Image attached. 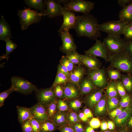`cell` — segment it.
<instances>
[{
    "mask_svg": "<svg viewBox=\"0 0 132 132\" xmlns=\"http://www.w3.org/2000/svg\"><path fill=\"white\" fill-rule=\"evenodd\" d=\"M97 19L92 14H84L76 16L74 28L78 37H86L96 40L101 35Z\"/></svg>",
    "mask_w": 132,
    "mask_h": 132,
    "instance_id": "1",
    "label": "cell"
},
{
    "mask_svg": "<svg viewBox=\"0 0 132 132\" xmlns=\"http://www.w3.org/2000/svg\"><path fill=\"white\" fill-rule=\"evenodd\" d=\"M109 67L116 69L121 72L132 74V58L124 50L118 54L110 55Z\"/></svg>",
    "mask_w": 132,
    "mask_h": 132,
    "instance_id": "2",
    "label": "cell"
},
{
    "mask_svg": "<svg viewBox=\"0 0 132 132\" xmlns=\"http://www.w3.org/2000/svg\"><path fill=\"white\" fill-rule=\"evenodd\" d=\"M17 14L20 18L21 28L23 30L28 29L33 24L38 23L41 21L42 16L45 15L36 11L25 7L22 10H18Z\"/></svg>",
    "mask_w": 132,
    "mask_h": 132,
    "instance_id": "3",
    "label": "cell"
},
{
    "mask_svg": "<svg viewBox=\"0 0 132 132\" xmlns=\"http://www.w3.org/2000/svg\"><path fill=\"white\" fill-rule=\"evenodd\" d=\"M103 43L110 55L124 51L126 40L120 36L108 35L104 38Z\"/></svg>",
    "mask_w": 132,
    "mask_h": 132,
    "instance_id": "4",
    "label": "cell"
},
{
    "mask_svg": "<svg viewBox=\"0 0 132 132\" xmlns=\"http://www.w3.org/2000/svg\"><path fill=\"white\" fill-rule=\"evenodd\" d=\"M127 23L119 19L107 21L99 24L98 27L100 31L106 33L108 35L120 36L122 34L124 27Z\"/></svg>",
    "mask_w": 132,
    "mask_h": 132,
    "instance_id": "5",
    "label": "cell"
},
{
    "mask_svg": "<svg viewBox=\"0 0 132 132\" xmlns=\"http://www.w3.org/2000/svg\"><path fill=\"white\" fill-rule=\"evenodd\" d=\"M95 4L94 2L84 0H69L63 5L64 7L73 12L87 14L93 9Z\"/></svg>",
    "mask_w": 132,
    "mask_h": 132,
    "instance_id": "6",
    "label": "cell"
},
{
    "mask_svg": "<svg viewBox=\"0 0 132 132\" xmlns=\"http://www.w3.org/2000/svg\"><path fill=\"white\" fill-rule=\"evenodd\" d=\"M11 80V86L15 91L24 95L30 94L38 89L36 86L19 77L13 76Z\"/></svg>",
    "mask_w": 132,
    "mask_h": 132,
    "instance_id": "7",
    "label": "cell"
},
{
    "mask_svg": "<svg viewBox=\"0 0 132 132\" xmlns=\"http://www.w3.org/2000/svg\"><path fill=\"white\" fill-rule=\"evenodd\" d=\"M87 76L92 79L96 87L102 89L107 87L109 77L107 69L102 68L88 70Z\"/></svg>",
    "mask_w": 132,
    "mask_h": 132,
    "instance_id": "8",
    "label": "cell"
},
{
    "mask_svg": "<svg viewBox=\"0 0 132 132\" xmlns=\"http://www.w3.org/2000/svg\"><path fill=\"white\" fill-rule=\"evenodd\" d=\"M35 92L37 103L44 107L48 106L56 98L52 86L48 88H38Z\"/></svg>",
    "mask_w": 132,
    "mask_h": 132,
    "instance_id": "9",
    "label": "cell"
},
{
    "mask_svg": "<svg viewBox=\"0 0 132 132\" xmlns=\"http://www.w3.org/2000/svg\"><path fill=\"white\" fill-rule=\"evenodd\" d=\"M96 42L88 50L85 51L86 54L91 55L104 59L106 62H109V58L110 55L108 52L102 42L100 40H96Z\"/></svg>",
    "mask_w": 132,
    "mask_h": 132,
    "instance_id": "10",
    "label": "cell"
},
{
    "mask_svg": "<svg viewBox=\"0 0 132 132\" xmlns=\"http://www.w3.org/2000/svg\"><path fill=\"white\" fill-rule=\"evenodd\" d=\"M63 21L62 25L57 31L59 34L65 30L74 29L76 21V16L75 13L65 7H63Z\"/></svg>",
    "mask_w": 132,
    "mask_h": 132,
    "instance_id": "11",
    "label": "cell"
},
{
    "mask_svg": "<svg viewBox=\"0 0 132 132\" xmlns=\"http://www.w3.org/2000/svg\"><path fill=\"white\" fill-rule=\"evenodd\" d=\"M62 42L60 49L63 53L66 54L69 52L76 50L77 46L75 44L72 36L69 31L65 30L59 34Z\"/></svg>",
    "mask_w": 132,
    "mask_h": 132,
    "instance_id": "12",
    "label": "cell"
},
{
    "mask_svg": "<svg viewBox=\"0 0 132 132\" xmlns=\"http://www.w3.org/2000/svg\"><path fill=\"white\" fill-rule=\"evenodd\" d=\"M62 85L63 94L62 99L68 100L78 99L81 95L78 85L69 81Z\"/></svg>",
    "mask_w": 132,
    "mask_h": 132,
    "instance_id": "13",
    "label": "cell"
},
{
    "mask_svg": "<svg viewBox=\"0 0 132 132\" xmlns=\"http://www.w3.org/2000/svg\"><path fill=\"white\" fill-rule=\"evenodd\" d=\"M44 2L47 7L45 15L52 19L62 15L63 7L61 6L58 0H45Z\"/></svg>",
    "mask_w": 132,
    "mask_h": 132,
    "instance_id": "14",
    "label": "cell"
},
{
    "mask_svg": "<svg viewBox=\"0 0 132 132\" xmlns=\"http://www.w3.org/2000/svg\"><path fill=\"white\" fill-rule=\"evenodd\" d=\"M103 91L102 89L95 88L87 95L85 99L86 105L91 109L95 108L97 104L103 96Z\"/></svg>",
    "mask_w": 132,
    "mask_h": 132,
    "instance_id": "15",
    "label": "cell"
},
{
    "mask_svg": "<svg viewBox=\"0 0 132 132\" xmlns=\"http://www.w3.org/2000/svg\"><path fill=\"white\" fill-rule=\"evenodd\" d=\"M29 108L33 118L40 123L49 120L46 107L37 103Z\"/></svg>",
    "mask_w": 132,
    "mask_h": 132,
    "instance_id": "16",
    "label": "cell"
},
{
    "mask_svg": "<svg viewBox=\"0 0 132 132\" xmlns=\"http://www.w3.org/2000/svg\"><path fill=\"white\" fill-rule=\"evenodd\" d=\"M81 63L88 70L100 68L102 66L101 62L96 57L86 54L83 55Z\"/></svg>",
    "mask_w": 132,
    "mask_h": 132,
    "instance_id": "17",
    "label": "cell"
},
{
    "mask_svg": "<svg viewBox=\"0 0 132 132\" xmlns=\"http://www.w3.org/2000/svg\"><path fill=\"white\" fill-rule=\"evenodd\" d=\"M78 85L82 95L88 94L96 87L92 79L88 76L84 77L78 83Z\"/></svg>",
    "mask_w": 132,
    "mask_h": 132,
    "instance_id": "18",
    "label": "cell"
},
{
    "mask_svg": "<svg viewBox=\"0 0 132 132\" xmlns=\"http://www.w3.org/2000/svg\"><path fill=\"white\" fill-rule=\"evenodd\" d=\"M132 115V104L123 109L121 113L115 118L117 125L123 126L128 122Z\"/></svg>",
    "mask_w": 132,
    "mask_h": 132,
    "instance_id": "19",
    "label": "cell"
},
{
    "mask_svg": "<svg viewBox=\"0 0 132 132\" xmlns=\"http://www.w3.org/2000/svg\"><path fill=\"white\" fill-rule=\"evenodd\" d=\"M12 38L10 26L3 16L1 15L0 20V40L5 41L7 38Z\"/></svg>",
    "mask_w": 132,
    "mask_h": 132,
    "instance_id": "20",
    "label": "cell"
},
{
    "mask_svg": "<svg viewBox=\"0 0 132 132\" xmlns=\"http://www.w3.org/2000/svg\"><path fill=\"white\" fill-rule=\"evenodd\" d=\"M86 74V70L81 65L77 66L69 73V81L78 85L79 82Z\"/></svg>",
    "mask_w": 132,
    "mask_h": 132,
    "instance_id": "21",
    "label": "cell"
},
{
    "mask_svg": "<svg viewBox=\"0 0 132 132\" xmlns=\"http://www.w3.org/2000/svg\"><path fill=\"white\" fill-rule=\"evenodd\" d=\"M118 17L119 19L127 22H132V1L120 11Z\"/></svg>",
    "mask_w": 132,
    "mask_h": 132,
    "instance_id": "22",
    "label": "cell"
},
{
    "mask_svg": "<svg viewBox=\"0 0 132 132\" xmlns=\"http://www.w3.org/2000/svg\"><path fill=\"white\" fill-rule=\"evenodd\" d=\"M68 111H60L57 110L51 121L58 127L68 125L67 114Z\"/></svg>",
    "mask_w": 132,
    "mask_h": 132,
    "instance_id": "23",
    "label": "cell"
},
{
    "mask_svg": "<svg viewBox=\"0 0 132 132\" xmlns=\"http://www.w3.org/2000/svg\"><path fill=\"white\" fill-rule=\"evenodd\" d=\"M16 109L18 120L21 124L26 120L33 118L29 108L17 106Z\"/></svg>",
    "mask_w": 132,
    "mask_h": 132,
    "instance_id": "24",
    "label": "cell"
},
{
    "mask_svg": "<svg viewBox=\"0 0 132 132\" xmlns=\"http://www.w3.org/2000/svg\"><path fill=\"white\" fill-rule=\"evenodd\" d=\"M24 2L28 8H33L40 11V12L45 15V7L46 5L44 0H25Z\"/></svg>",
    "mask_w": 132,
    "mask_h": 132,
    "instance_id": "25",
    "label": "cell"
},
{
    "mask_svg": "<svg viewBox=\"0 0 132 132\" xmlns=\"http://www.w3.org/2000/svg\"><path fill=\"white\" fill-rule=\"evenodd\" d=\"M126 92L129 94L132 92V76L129 74H123L121 79Z\"/></svg>",
    "mask_w": 132,
    "mask_h": 132,
    "instance_id": "26",
    "label": "cell"
},
{
    "mask_svg": "<svg viewBox=\"0 0 132 132\" xmlns=\"http://www.w3.org/2000/svg\"><path fill=\"white\" fill-rule=\"evenodd\" d=\"M40 124V132H53L58 127L50 120L41 122Z\"/></svg>",
    "mask_w": 132,
    "mask_h": 132,
    "instance_id": "27",
    "label": "cell"
},
{
    "mask_svg": "<svg viewBox=\"0 0 132 132\" xmlns=\"http://www.w3.org/2000/svg\"><path fill=\"white\" fill-rule=\"evenodd\" d=\"M6 43V53L0 56V60L6 59L8 61L9 54L13 52L17 47V44L9 38H7L5 41Z\"/></svg>",
    "mask_w": 132,
    "mask_h": 132,
    "instance_id": "28",
    "label": "cell"
},
{
    "mask_svg": "<svg viewBox=\"0 0 132 132\" xmlns=\"http://www.w3.org/2000/svg\"><path fill=\"white\" fill-rule=\"evenodd\" d=\"M106 94L109 98L117 97L118 95L116 81L110 80L107 87Z\"/></svg>",
    "mask_w": 132,
    "mask_h": 132,
    "instance_id": "29",
    "label": "cell"
},
{
    "mask_svg": "<svg viewBox=\"0 0 132 132\" xmlns=\"http://www.w3.org/2000/svg\"><path fill=\"white\" fill-rule=\"evenodd\" d=\"M83 55L80 54L76 50L66 54V56L74 64L78 66L81 65V60Z\"/></svg>",
    "mask_w": 132,
    "mask_h": 132,
    "instance_id": "30",
    "label": "cell"
},
{
    "mask_svg": "<svg viewBox=\"0 0 132 132\" xmlns=\"http://www.w3.org/2000/svg\"><path fill=\"white\" fill-rule=\"evenodd\" d=\"M106 110V96L104 95L95 108L94 113L97 115L103 114Z\"/></svg>",
    "mask_w": 132,
    "mask_h": 132,
    "instance_id": "31",
    "label": "cell"
},
{
    "mask_svg": "<svg viewBox=\"0 0 132 132\" xmlns=\"http://www.w3.org/2000/svg\"><path fill=\"white\" fill-rule=\"evenodd\" d=\"M46 111L49 120H52L57 111V98L48 106L46 107Z\"/></svg>",
    "mask_w": 132,
    "mask_h": 132,
    "instance_id": "32",
    "label": "cell"
},
{
    "mask_svg": "<svg viewBox=\"0 0 132 132\" xmlns=\"http://www.w3.org/2000/svg\"><path fill=\"white\" fill-rule=\"evenodd\" d=\"M107 71L110 80L117 81L121 79L122 75L121 71L114 68L109 67L107 69Z\"/></svg>",
    "mask_w": 132,
    "mask_h": 132,
    "instance_id": "33",
    "label": "cell"
},
{
    "mask_svg": "<svg viewBox=\"0 0 132 132\" xmlns=\"http://www.w3.org/2000/svg\"><path fill=\"white\" fill-rule=\"evenodd\" d=\"M81 120L77 112L71 110L68 112L67 122L68 125H72L80 122Z\"/></svg>",
    "mask_w": 132,
    "mask_h": 132,
    "instance_id": "34",
    "label": "cell"
},
{
    "mask_svg": "<svg viewBox=\"0 0 132 132\" xmlns=\"http://www.w3.org/2000/svg\"><path fill=\"white\" fill-rule=\"evenodd\" d=\"M69 81V79L68 77L62 73L57 72L55 80L52 86L54 87L58 84L64 85Z\"/></svg>",
    "mask_w": 132,
    "mask_h": 132,
    "instance_id": "35",
    "label": "cell"
},
{
    "mask_svg": "<svg viewBox=\"0 0 132 132\" xmlns=\"http://www.w3.org/2000/svg\"><path fill=\"white\" fill-rule=\"evenodd\" d=\"M67 104L69 109L71 110L77 112L81 107L82 102L78 99L67 100Z\"/></svg>",
    "mask_w": 132,
    "mask_h": 132,
    "instance_id": "36",
    "label": "cell"
},
{
    "mask_svg": "<svg viewBox=\"0 0 132 132\" xmlns=\"http://www.w3.org/2000/svg\"><path fill=\"white\" fill-rule=\"evenodd\" d=\"M60 63L64 65L66 67L69 73L73 71L77 66L66 55H63L62 56L60 61Z\"/></svg>",
    "mask_w": 132,
    "mask_h": 132,
    "instance_id": "37",
    "label": "cell"
},
{
    "mask_svg": "<svg viewBox=\"0 0 132 132\" xmlns=\"http://www.w3.org/2000/svg\"><path fill=\"white\" fill-rule=\"evenodd\" d=\"M122 34L125 40L132 39V22L128 23L125 25Z\"/></svg>",
    "mask_w": 132,
    "mask_h": 132,
    "instance_id": "38",
    "label": "cell"
},
{
    "mask_svg": "<svg viewBox=\"0 0 132 132\" xmlns=\"http://www.w3.org/2000/svg\"><path fill=\"white\" fill-rule=\"evenodd\" d=\"M121 97L120 103V107L125 108L132 104L131 103L132 98L129 94H127L125 96Z\"/></svg>",
    "mask_w": 132,
    "mask_h": 132,
    "instance_id": "39",
    "label": "cell"
},
{
    "mask_svg": "<svg viewBox=\"0 0 132 132\" xmlns=\"http://www.w3.org/2000/svg\"><path fill=\"white\" fill-rule=\"evenodd\" d=\"M57 100V110L60 111H69L71 110L68 106L67 100L62 99Z\"/></svg>",
    "mask_w": 132,
    "mask_h": 132,
    "instance_id": "40",
    "label": "cell"
},
{
    "mask_svg": "<svg viewBox=\"0 0 132 132\" xmlns=\"http://www.w3.org/2000/svg\"><path fill=\"white\" fill-rule=\"evenodd\" d=\"M15 90L11 86L8 89L4 91L0 94V107L3 106L4 105L5 100L9 95Z\"/></svg>",
    "mask_w": 132,
    "mask_h": 132,
    "instance_id": "41",
    "label": "cell"
},
{
    "mask_svg": "<svg viewBox=\"0 0 132 132\" xmlns=\"http://www.w3.org/2000/svg\"><path fill=\"white\" fill-rule=\"evenodd\" d=\"M107 101L108 108L109 111L115 109L119 104V100L116 97L109 98Z\"/></svg>",
    "mask_w": 132,
    "mask_h": 132,
    "instance_id": "42",
    "label": "cell"
},
{
    "mask_svg": "<svg viewBox=\"0 0 132 132\" xmlns=\"http://www.w3.org/2000/svg\"><path fill=\"white\" fill-rule=\"evenodd\" d=\"M54 87L55 92L56 98L58 99H62L63 94V87L62 85L60 84H57Z\"/></svg>",
    "mask_w": 132,
    "mask_h": 132,
    "instance_id": "43",
    "label": "cell"
},
{
    "mask_svg": "<svg viewBox=\"0 0 132 132\" xmlns=\"http://www.w3.org/2000/svg\"><path fill=\"white\" fill-rule=\"evenodd\" d=\"M116 81V88L118 94L121 97L125 96L127 94L125 89L123 85L121 80L119 79Z\"/></svg>",
    "mask_w": 132,
    "mask_h": 132,
    "instance_id": "44",
    "label": "cell"
},
{
    "mask_svg": "<svg viewBox=\"0 0 132 132\" xmlns=\"http://www.w3.org/2000/svg\"><path fill=\"white\" fill-rule=\"evenodd\" d=\"M22 132H33L30 119L25 121L21 124Z\"/></svg>",
    "mask_w": 132,
    "mask_h": 132,
    "instance_id": "45",
    "label": "cell"
},
{
    "mask_svg": "<svg viewBox=\"0 0 132 132\" xmlns=\"http://www.w3.org/2000/svg\"><path fill=\"white\" fill-rule=\"evenodd\" d=\"M33 132H40V122L32 118L30 119Z\"/></svg>",
    "mask_w": 132,
    "mask_h": 132,
    "instance_id": "46",
    "label": "cell"
},
{
    "mask_svg": "<svg viewBox=\"0 0 132 132\" xmlns=\"http://www.w3.org/2000/svg\"><path fill=\"white\" fill-rule=\"evenodd\" d=\"M125 40L124 50L132 58V39Z\"/></svg>",
    "mask_w": 132,
    "mask_h": 132,
    "instance_id": "47",
    "label": "cell"
},
{
    "mask_svg": "<svg viewBox=\"0 0 132 132\" xmlns=\"http://www.w3.org/2000/svg\"><path fill=\"white\" fill-rule=\"evenodd\" d=\"M69 125L76 132H84V127L80 122Z\"/></svg>",
    "mask_w": 132,
    "mask_h": 132,
    "instance_id": "48",
    "label": "cell"
},
{
    "mask_svg": "<svg viewBox=\"0 0 132 132\" xmlns=\"http://www.w3.org/2000/svg\"><path fill=\"white\" fill-rule=\"evenodd\" d=\"M57 72L63 74L69 77V73L67 69L64 65L61 63H60L58 66Z\"/></svg>",
    "mask_w": 132,
    "mask_h": 132,
    "instance_id": "49",
    "label": "cell"
},
{
    "mask_svg": "<svg viewBox=\"0 0 132 132\" xmlns=\"http://www.w3.org/2000/svg\"><path fill=\"white\" fill-rule=\"evenodd\" d=\"M57 129L60 132H76L73 128L68 124L58 127Z\"/></svg>",
    "mask_w": 132,
    "mask_h": 132,
    "instance_id": "50",
    "label": "cell"
},
{
    "mask_svg": "<svg viewBox=\"0 0 132 132\" xmlns=\"http://www.w3.org/2000/svg\"><path fill=\"white\" fill-rule=\"evenodd\" d=\"M101 123L99 119L96 118H93L89 122L90 127L93 128H97L99 127L101 125Z\"/></svg>",
    "mask_w": 132,
    "mask_h": 132,
    "instance_id": "51",
    "label": "cell"
},
{
    "mask_svg": "<svg viewBox=\"0 0 132 132\" xmlns=\"http://www.w3.org/2000/svg\"><path fill=\"white\" fill-rule=\"evenodd\" d=\"M123 110L121 107L115 109L109 113L110 115L112 118H115L121 113Z\"/></svg>",
    "mask_w": 132,
    "mask_h": 132,
    "instance_id": "52",
    "label": "cell"
},
{
    "mask_svg": "<svg viewBox=\"0 0 132 132\" xmlns=\"http://www.w3.org/2000/svg\"><path fill=\"white\" fill-rule=\"evenodd\" d=\"M132 1V0H118L117 2L119 5L123 8L130 4Z\"/></svg>",
    "mask_w": 132,
    "mask_h": 132,
    "instance_id": "53",
    "label": "cell"
},
{
    "mask_svg": "<svg viewBox=\"0 0 132 132\" xmlns=\"http://www.w3.org/2000/svg\"><path fill=\"white\" fill-rule=\"evenodd\" d=\"M83 112L88 118L91 117L93 116L92 113L88 109H85L83 110Z\"/></svg>",
    "mask_w": 132,
    "mask_h": 132,
    "instance_id": "54",
    "label": "cell"
},
{
    "mask_svg": "<svg viewBox=\"0 0 132 132\" xmlns=\"http://www.w3.org/2000/svg\"><path fill=\"white\" fill-rule=\"evenodd\" d=\"M79 117L81 121H86L88 119V118L83 112H81L78 114Z\"/></svg>",
    "mask_w": 132,
    "mask_h": 132,
    "instance_id": "55",
    "label": "cell"
},
{
    "mask_svg": "<svg viewBox=\"0 0 132 132\" xmlns=\"http://www.w3.org/2000/svg\"><path fill=\"white\" fill-rule=\"evenodd\" d=\"M108 128L110 130L114 129L115 127L114 123L111 121H109L107 123Z\"/></svg>",
    "mask_w": 132,
    "mask_h": 132,
    "instance_id": "56",
    "label": "cell"
},
{
    "mask_svg": "<svg viewBox=\"0 0 132 132\" xmlns=\"http://www.w3.org/2000/svg\"><path fill=\"white\" fill-rule=\"evenodd\" d=\"M100 127L101 129L103 130H105L108 129L107 122L106 121L102 122L101 124Z\"/></svg>",
    "mask_w": 132,
    "mask_h": 132,
    "instance_id": "57",
    "label": "cell"
},
{
    "mask_svg": "<svg viewBox=\"0 0 132 132\" xmlns=\"http://www.w3.org/2000/svg\"><path fill=\"white\" fill-rule=\"evenodd\" d=\"M127 123L128 128H132V115L129 119Z\"/></svg>",
    "mask_w": 132,
    "mask_h": 132,
    "instance_id": "58",
    "label": "cell"
},
{
    "mask_svg": "<svg viewBox=\"0 0 132 132\" xmlns=\"http://www.w3.org/2000/svg\"><path fill=\"white\" fill-rule=\"evenodd\" d=\"M86 132H95V131L92 128L89 127L86 129Z\"/></svg>",
    "mask_w": 132,
    "mask_h": 132,
    "instance_id": "59",
    "label": "cell"
},
{
    "mask_svg": "<svg viewBox=\"0 0 132 132\" xmlns=\"http://www.w3.org/2000/svg\"><path fill=\"white\" fill-rule=\"evenodd\" d=\"M120 132H129L128 130H123L121 131Z\"/></svg>",
    "mask_w": 132,
    "mask_h": 132,
    "instance_id": "60",
    "label": "cell"
},
{
    "mask_svg": "<svg viewBox=\"0 0 132 132\" xmlns=\"http://www.w3.org/2000/svg\"><path fill=\"white\" fill-rule=\"evenodd\" d=\"M103 132H111L110 131H106Z\"/></svg>",
    "mask_w": 132,
    "mask_h": 132,
    "instance_id": "61",
    "label": "cell"
},
{
    "mask_svg": "<svg viewBox=\"0 0 132 132\" xmlns=\"http://www.w3.org/2000/svg\"></svg>",
    "mask_w": 132,
    "mask_h": 132,
    "instance_id": "62",
    "label": "cell"
},
{
    "mask_svg": "<svg viewBox=\"0 0 132 132\" xmlns=\"http://www.w3.org/2000/svg\"></svg>",
    "mask_w": 132,
    "mask_h": 132,
    "instance_id": "63",
    "label": "cell"
}]
</instances>
